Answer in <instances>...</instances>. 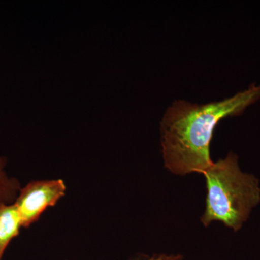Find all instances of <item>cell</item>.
<instances>
[{"label": "cell", "instance_id": "1", "mask_svg": "<svg viewBox=\"0 0 260 260\" xmlns=\"http://www.w3.org/2000/svg\"><path fill=\"white\" fill-rule=\"evenodd\" d=\"M260 99V85L219 102L205 104L187 101L173 102L160 122V143L164 166L177 175L203 174L212 165L210 143L222 119L240 115Z\"/></svg>", "mask_w": 260, "mask_h": 260}, {"label": "cell", "instance_id": "2", "mask_svg": "<svg viewBox=\"0 0 260 260\" xmlns=\"http://www.w3.org/2000/svg\"><path fill=\"white\" fill-rule=\"evenodd\" d=\"M206 208L201 218L205 226L220 221L237 232L260 202L259 181L242 172L236 154L213 162L204 173Z\"/></svg>", "mask_w": 260, "mask_h": 260}, {"label": "cell", "instance_id": "3", "mask_svg": "<svg viewBox=\"0 0 260 260\" xmlns=\"http://www.w3.org/2000/svg\"><path fill=\"white\" fill-rule=\"evenodd\" d=\"M66 186L61 179L34 181L21 188L13 204L18 210L22 227L37 222L49 207L54 206L64 196Z\"/></svg>", "mask_w": 260, "mask_h": 260}, {"label": "cell", "instance_id": "4", "mask_svg": "<svg viewBox=\"0 0 260 260\" xmlns=\"http://www.w3.org/2000/svg\"><path fill=\"white\" fill-rule=\"evenodd\" d=\"M21 220L15 205L0 203V260L13 239L18 237Z\"/></svg>", "mask_w": 260, "mask_h": 260}, {"label": "cell", "instance_id": "5", "mask_svg": "<svg viewBox=\"0 0 260 260\" xmlns=\"http://www.w3.org/2000/svg\"><path fill=\"white\" fill-rule=\"evenodd\" d=\"M8 164L6 157L0 156V203L13 204L20 192V181L15 177H10L5 172Z\"/></svg>", "mask_w": 260, "mask_h": 260}, {"label": "cell", "instance_id": "6", "mask_svg": "<svg viewBox=\"0 0 260 260\" xmlns=\"http://www.w3.org/2000/svg\"><path fill=\"white\" fill-rule=\"evenodd\" d=\"M182 256L179 254H160V255L153 256L152 257L144 260H181Z\"/></svg>", "mask_w": 260, "mask_h": 260}]
</instances>
